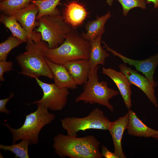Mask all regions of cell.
I'll return each instance as SVG.
<instances>
[{
  "label": "cell",
  "mask_w": 158,
  "mask_h": 158,
  "mask_svg": "<svg viewBox=\"0 0 158 158\" xmlns=\"http://www.w3.org/2000/svg\"><path fill=\"white\" fill-rule=\"evenodd\" d=\"M55 153L61 157L102 158L100 142L92 135L83 137L59 133L53 139Z\"/></svg>",
  "instance_id": "cell-1"
},
{
  "label": "cell",
  "mask_w": 158,
  "mask_h": 158,
  "mask_svg": "<svg viewBox=\"0 0 158 158\" xmlns=\"http://www.w3.org/2000/svg\"><path fill=\"white\" fill-rule=\"evenodd\" d=\"M48 48V44L45 41L41 40L34 42L29 38L25 51L16 58L21 69L19 73L33 78H39L42 76L53 79L45 59V53Z\"/></svg>",
  "instance_id": "cell-2"
},
{
  "label": "cell",
  "mask_w": 158,
  "mask_h": 158,
  "mask_svg": "<svg viewBox=\"0 0 158 158\" xmlns=\"http://www.w3.org/2000/svg\"><path fill=\"white\" fill-rule=\"evenodd\" d=\"M90 42L84 39L73 30L66 35L63 42L57 47L49 49L45 53L46 58L56 63H66L80 59H88Z\"/></svg>",
  "instance_id": "cell-3"
},
{
  "label": "cell",
  "mask_w": 158,
  "mask_h": 158,
  "mask_svg": "<svg viewBox=\"0 0 158 158\" xmlns=\"http://www.w3.org/2000/svg\"><path fill=\"white\" fill-rule=\"evenodd\" d=\"M37 104V109L26 115L24 122L20 128L15 129L8 124H3L12 134L13 144L20 140L27 139L30 144H37L41 130L54 120V114L49 112L47 108L40 104Z\"/></svg>",
  "instance_id": "cell-4"
},
{
  "label": "cell",
  "mask_w": 158,
  "mask_h": 158,
  "mask_svg": "<svg viewBox=\"0 0 158 158\" xmlns=\"http://www.w3.org/2000/svg\"><path fill=\"white\" fill-rule=\"evenodd\" d=\"M99 66H97L90 71L87 82L84 85L83 92L75 99L76 102L81 101L90 104H98L107 107L110 111H114L113 106L109 100L118 95L117 91L108 86L107 82L99 81L98 71Z\"/></svg>",
  "instance_id": "cell-5"
},
{
  "label": "cell",
  "mask_w": 158,
  "mask_h": 158,
  "mask_svg": "<svg viewBox=\"0 0 158 158\" xmlns=\"http://www.w3.org/2000/svg\"><path fill=\"white\" fill-rule=\"evenodd\" d=\"M38 20L39 25L35 29V32L41 34L42 40L47 42L49 49L56 48L61 44L67 34L72 30L61 15H46Z\"/></svg>",
  "instance_id": "cell-6"
},
{
  "label": "cell",
  "mask_w": 158,
  "mask_h": 158,
  "mask_svg": "<svg viewBox=\"0 0 158 158\" xmlns=\"http://www.w3.org/2000/svg\"><path fill=\"white\" fill-rule=\"evenodd\" d=\"M62 128L67 135L77 136L81 130L90 129L108 130L111 122L103 112L98 108L92 110L87 116L82 118L66 117L61 120Z\"/></svg>",
  "instance_id": "cell-7"
},
{
  "label": "cell",
  "mask_w": 158,
  "mask_h": 158,
  "mask_svg": "<svg viewBox=\"0 0 158 158\" xmlns=\"http://www.w3.org/2000/svg\"><path fill=\"white\" fill-rule=\"evenodd\" d=\"M34 78L42 90L43 94L40 99L30 104H40L53 111H59L63 109L66 105L69 94L68 89L60 88L54 83H45L38 78Z\"/></svg>",
  "instance_id": "cell-8"
},
{
  "label": "cell",
  "mask_w": 158,
  "mask_h": 158,
  "mask_svg": "<svg viewBox=\"0 0 158 158\" xmlns=\"http://www.w3.org/2000/svg\"><path fill=\"white\" fill-rule=\"evenodd\" d=\"M38 12L37 6L32 3L25 8L13 11L8 15L13 17L27 32L29 38L34 42H37L41 40L42 38L40 33L33 31L35 27H37L39 25V21L36 20Z\"/></svg>",
  "instance_id": "cell-9"
},
{
  "label": "cell",
  "mask_w": 158,
  "mask_h": 158,
  "mask_svg": "<svg viewBox=\"0 0 158 158\" xmlns=\"http://www.w3.org/2000/svg\"><path fill=\"white\" fill-rule=\"evenodd\" d=\"M102 42L106 50L110 52L114 56L118 57L125 64L134 66L136 71L144 74L155 87L157 86V83L154 80L153 77L158 64V53L145 59L135 60L127 58L111 48L104 41H102Z\"/></svg>",
  "instance_id": "cell-10"
},
{
  "label": "cell",
  "mask_w": 158,
  "mask_h": 158,
  "mask_svg": "<svg viewBox=\"0 0 158 158\" xmlns=\"http://www.w3.org/2000/svg\"><path fill=\"white\" fill-rule=\"evenodd\" d=\"M120 71L124 74L131 84L135 85L141 90L155 107L158 104L155 95L154 86L145 76L139 73L136 71L128 67L125 64L119 65Z\"/></svg>",
  "instance_id": "cell-11"
},
{
  "label": "cell",
  "mask_w": 158,
  "mask_h": 158,
  "mask_svg": "<svg viewBox=\"0 0 158 158\" xmlns=\"http://www.w3.org/2000/svg\"><path fill=\"white\" fill-rule=\"evenodd\" d=\"M88 14L83 3L78 0H71L64 3L61 16L64 22L74 29L83 23Z\"/></svg>",
  "instance_id": "cell-12"
},
{
  "label": "cell",
  "mask_w": 158,
  "mask_h": 158,
  "mask_svg": "<svg viewBox=\"0 0 158 158\" xmlns=\"http://www.w3.org/2000/svg\"><path fill=\"white\" fill-rule=\"evenodd\" d=\"M102 73L110 78L117 86L126 106L130 109L132 106L131 84L126 77L121 71L111 68H103Z\"/></svg>",
  "instance_id": "cell-13"
},
{
  "label": "cell",
  "mask_w": 158,
  "mask_h": 158,
  "mask_svg": "<svg viewBox=\"0 0 158 158\" xmlns=\"http://www.w3.org/2000/svg\"><path fill=\"white\" fill-rule=\"evenodd\" d=\"M129 118L128 112L123 116L119 117L114 121L111 122L108 130L113 140L114 152L119 158H126L122 148V140L124 132L127 129Z\"/></svg>",
  "instance_id": "cell-14"
},
{
  "label": "cell",
  "mask_w": 158,
  "mask_h": 158,
  "mask_svg": "<svg viewBox=\"0 0 158 158\" xmlns=\"http://www.w3.org/2000/svg\"><path fill=\"white\" fill-rule=\"evenodd\" d=\"M45 59L52 73L54 84L57 87L71 89L77 88L78 85L64 65L54 63Z\"/></svg>",
  "instance_id": "cell-15"
},
{
  "label": "cell",
  "mask_w": 158,
  "mask_h": 158,
  "mask_svg": "<svg viewBox=\"0 0 158 158\" xmlns=\"http://www.w3.org/2000/svg\"><path fill=\"white\" fill-rule=\"evenodd\" d=\"M127 129L128 133L131 135L148 138L152 137L158 140V131L145 125L134 111L130 109Z\"/></svg>",
  "instance_id": "cell-16"
},
{
  "label": "cell",
  "mask_w": 158,
  "mask_h": 158,
  "mask_svg": "<svg viewBox=\"0 0 158 158\" xmlns=\"http://www.w3.org/2000/svg\"><path fill=\"white\" fill-rule=\"evenodd\" d=\"M64 65L78 85H84L87 82L90 71L88 59L69 61Z\"/></svg>",
  "instance_id": "cell-17"
},
{
  "label": "cell",
  "mask_w": 158,
  "mask_h": 158,
  "mask_svg": "<svg viewBox=\"0 0 158 158\" xmlns=\"http://www.w3.org/2000/svg\"><path fill=\"white\" fill-rule=\"evenodd\" d=\"M111 16L109 11L105 14L97 16L96 19L87 22L85 26L86 32H83L81 36L85 40L90 42L98 36L102 35L105 31V24Z\"/></svg>",
  "instance_id": "cell-18"
},
{
  "label": "cell",
  "mask_w": 158,
  "mask_h": 158,
  "mask_svg": "<svg viewBox=\"0 0 158 158\" xmlns=\"http://www.w3.org/2000/svg\"><path fill=\"white\" fill-rule=\"evenodd\" d=\"M102 35L98 36L89 42L90 48L88 61L90 70L94 69L99 65H104L106 58L109 56L107 51L102 47Z\"/></svg>",
  "instance_id": "cell-19"
},
{
  "label": "cell",
  "mask_w": 158,
  "mask_h": 158,
  "mask_svg": "<svg viewBox=\"0 0 158 158\" xmlns=\"http://www.w3.org/2000/svg\"><path fill=\"white\" fill-rule=\"evenodd\" d=\"M0 21L10 31L12 35L21 41L27 43L29 35L20 24L13 16L2 13L0 15Z\"/></svg>",
  "instance_id": "cell-20"
},
{
  "label": "cell",
  "mask_w": 158,
  "mask_h": 158,
  "mask_svg": "<svg viewBox=\"0 0 158 158\" xmlns=\"http://www.w3.org/2000/svg\"><path fill=\"white\" fill-rule=\"evenodd\" d=\"M61 0H33L31 3L38 7L39 12L37 16L38 20L40 18L46 15L56 16L61 15L56 8Z\"/></svg>",
  "instance_id": "cell-21"
},
{
  "label": "cell",
  "mask_w": 158,
  "mask_h": 158,
  "mask_svg": "<svg viewBox=\"0 0 158 158\" xmlns=\"http://www.w3.org/2000/svg\"><path fill=\"white\" fill-rule=\"evenodd\" d=\"M30 144L29 140L23 139L19 143L13 144L11 145L0 144V149L5 151H10L15 154V157L29 158L28 147Z\"/></svg>",
  "instance_id": "cell-22"
},
{
  "label": "cell",
  "mask_w": 158,
  "mask_h": 158,
  "mask_svg": "<svg viewBox=\"0 0 158 158\" xmlns=\"http://www.w3.org/2000/svg\"><path fill=\"white\" fill-rule=\"evenodd\" d=\"M33 0H3L0 3V10L3 14L11 13L22 9L30 4Z\"/></svg>",
  "instance_id": "cell-23"
},
{
  "label": "cell",
  "mask_w": 158,
  "mask_h": 158,
  "mask_svg": "<svg viewBox=\"0 0 158 158\" xmlns=\"http://www.w3.org/2000/svg\"><path fill=\"white\" fill-rule=\"evenodd\" d=\"M23 43L16 37L10 35L4 42L0 43V61L6 60L8 54L14 48Z\"/></svg>",
  "instance_id": "cell-24"
},
{
  "label": "cell",
  "mask_w": 158,
  "mask_h": 158,
  "mask_svg": "<svg viewBox=\"0 0 158 158\" xmlns=\"http://www.w3.org/2000/svg\"><path fill=\"white\" fill-rule=\"evenodd\" d=\"M121 5L123 16H126L131 9L139 7L142 9L146 8V0H117Z\"/></svg>",
  "instance_id": "cell-25"
},
{
  "label": "cell",
  "mask_w": 158,
  "mask_h": 158,
  "mask_svg": "<svg viewBox=\"0 0 158 158\" xmlns=\"http://www.w3.org/2000/svg\"><path fill=\"white\" fill-rule=\"evenodd\" d=\"M13 63L11 61L6 60L0 61V81H4V75L5 73L10 71L12 70Z\"/></svg>",
  "instance_id": "cell-26"
},
{
  "label": "cell",
  "mask_w": 158,
  "mask_h": 158,
  "mask_svg": "<svg viewBox=\"0 0 158 158\" xmlns=\"http://www.w3.org/2000/svg\"><path fill=\"white\" fill-rule=\"evenodd\" d=\"M14 94L13 92L10 94V96L7 98L0 100V112L4 113L6 114H9L10 111L6 108V105L7 102L9 99L14 96Z\"/></svg>",
  "instance_id": "cell-27"
},
{
  "label": "cell",
  "mask_w": 158,
  "mask_h": 158,
  "mask_svg": "<svg viewBox=\"0 0 158 158\" xmlns=\"http://www.w3.org/2000/svg\"><path fill=\"white\" fill-rule=\"evenodd\" d=\"M101 149V153L102 157L105 158H119L114 152L110 151L103 145L102 146Z\"/></svg>",
  "instance_id": "cell-28"
},
{
  "label": "cell",
  "mask_w": 158,
  "mask_h": 158,
  "mask_svg": "<svg viewBox=\"0 0 158 158\" xmlns=\"http://www.w3.org/2000/svg\"><path fill=\"white\" fill-rule=\"evenodd\" d=\"M146 3L147 4L153 3L154 8H158V0H146Z\"/></svg>",
  "instance_id": "cell-29"
},
{
  "label": "cell",
  "mask_w": 158,
  "mask_h": 158,
  "mask_svg": "<svg viewBox=\"0 0 158 158\" xmlns=\"http://www.w3.org/2000/svg\"><path fill=\"white\" fill-rule=\"evenodd\" d=\"M114 1V0H106V2L109 6H111L112 5Z\"/></svg>",
  "instance_id": "cell-30"
},
{
  "label": "cell",
  "mask_w": 158,
  "mask_h": 158,
  "mask_svg": "<svg viewBox=\"0 0 158 158\" xmlns=\"http://www.w3.org/2000/svg\"><path fill=\"white\" fill-rule=\"evenodd\" d=\"M3 0H0V1H2Z\"/></svg>",
  "instance_id": "cell-31"
}]
</instances>
